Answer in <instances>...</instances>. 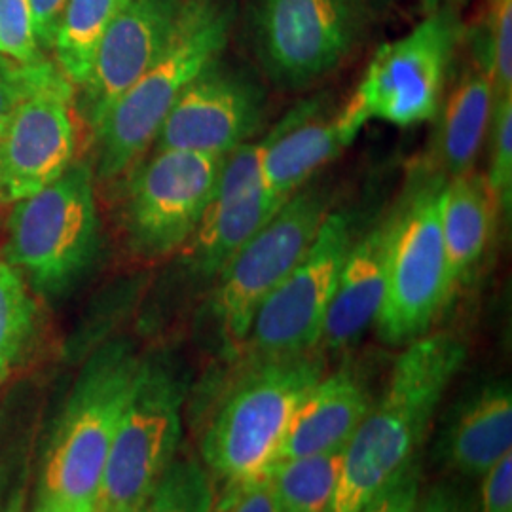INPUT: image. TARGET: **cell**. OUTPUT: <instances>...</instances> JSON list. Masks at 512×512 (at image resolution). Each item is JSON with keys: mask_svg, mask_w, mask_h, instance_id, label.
Masks as SVG:
<instances>
[{"mask_svg": "<svg viewBox=\"0 0 512 512\" xmlns=\"http://www.w3.org/2000/svg\"><path fill=\"white\" fill-rule=\"evenodd\" d=\"M361 10L370 8V10H382L387 4H391L393 0H353Z\"/></svg>", "mask_w": 512, "mask_h": 512, "instance_id": "38", "label": "cell"}, {"mask_svg": "<svg viewBox=\"0 0 512 512\" xmlns=\"http://www.w3.org/2000/svg\"><path fill=\"white\" fill-rule=\"evenodd\" d=\"M323 374L319 349L249 361L203 429L200 446L211 478L234 488L268 475L294 410Z\"/></svg>", "mask_w": 512, "mask_h": 512, "instance_id": "3", "label": "cell"}, {"mask_svg": "<svg viewBox=\"0 0 512 512\" xmlns=\"http://www.w3.org/2000/svg\"><path fill=\"white\" fill-rule=\"evenodd\" d=\"M471 55L486 65L495 97L512 95V0H484L475 31L463 33Z\"/></svg>", "mask_w": 512, "mask_h": 512, "instance_id": "26", "label": "cell"}, {"mask_svg": "<svg viewBox=\"0 0 512 512\" xmlns=\"http://www.w3.org/2000/svg\"><path fill=\"white\" fill-rule=\"evenodd\" d=\"M444 184L420 171L393 211L384 302L374 321L387 346H406L427 334L456 293L440 230Z\"/></svg>", "mask_w": 512, "mask_h": 512, "instance_id": "7", "label": "cell"}, {"mask_svg": "<svg viewBox=\"0 0 512 512\" xmlns=\"http://www.w3.org/2000/svg\"><path fill=\"white\" fill-rule=\"evenodd\" d=\"M285 202L287 198L275 196L264 184L228 202H209L196 232L181 249L186 251L190 272L202 281H215Z\"/></svg>", "mask_w": 512, "mask_h": 512, "instance_id": "22", "label": "cell"}, {"mask_svg": "<svg viewBox=\"0 0 512 512\" xmlns=\"http://www.w3.org/2000/svg\"><path fill=\"white\" fill-rule=\"evenodd\" d=\"M480 512H512V456H505L482 476Z\"/></svg>", "mask_w": 512, "mask_h": 512, "instance_id": "33", "label": "cell"}, {"mask_svg": "<svg viewBox=\"0 0 512 512\" xmlns=\"http://www.w3.org/2000/svg\"><path fill=\"white\" fill-rule=\"evenodd\" d=\"M128 2L67 0L55 29L52 52L55 65L76 88L88 80L101 40Z\"/></svg>", "mask_w": 512, "mask_h": 512, "instance_id": "23", "label": "cell"}, {"mask_svg": "<svg viewBox=\"0 0 512 512\" xmlns=\"http://www.w3.org/2000/svg\"><path fill=\"white\" fill-rule=\"evenodd\" d=\"M393 213L349 247L319 336V351H344L374 327L382 308Z\"/></svg>", "mask_w": 512, "mask_h": 512, "instance_id": "17", "label": "cell"}, {"mask_svg": "<svg viewBox=\"0 0 512 512\" xmlns=\"http://www.w3.org/2000/svg\"><path fill=\"white\" fill-rule=\"evenodd\" d=\"M184 0H129L110 23L93 59L88 80L80 86V110L95 129L129 88L164 52Z\"/></svg>", "mask_w": 512, "mask_h": 512, "instance_id": "15", "label": "cell"}, {"mask_svg": "<svg viewBox=\"0 0 512 512\" xmlns=\"http://www.w3.org/2000/svg\"><path fill=\"white\" fill-rule=\"evenodd\" d=\"M143 359L128 338L109 340L88 357L50 440L42 495L95 505L110 446Z\"/></svg>", "mask_w": 512, "mask_h": 512, "instance_id": "4", "label": "cell"}, {"mask_svg": "<svg viewBox=\"0 0 512 512\" xmlns=\"http://www.w3.org/2000/svg\"><path fill=\"white\" fill-rule=\"evenodd\" d=\"M213 478L198 459H175L139 512H213Z\"/></svg>", "mask_w": 512, "mask_h": 512, "instance_id": "27", "label": "cell"}, {"mask_svg": "<svg viewBox=\"0 0 512 512\" xmlns=\"http://www.w3.org/2000/svg\"><path fill=\"white\" fill-rule=\"evenodd\" d=\"M353 241L349 213L332 209L310 249L256 311L243 344L247 361L317 349L330 298Z\"/></svg>", "mask_w": 512, "mask_h": 512, "instance_id": "11", "label": "cell"}, {"mask_svg": "<svg viewBox=\"0 0 512 512\" xmlns=\"http://www.w3.org/2000/svg\"><path fill=\"white\" fill-rule=\"evenodd\" d=\"M73 99L74 86L54 61L0 124V207L37 194L71 167Z\"/></svg>", "mask_w": 512, "mask_h": 512, "instance_id": "13", "label": "cell"}, {"mask_svg": "<svg viewBox=\"0 0 512 512\" xmlns=\"http://www.w3.org/2000/svg\"><path fill=\"white\" fill-rule=\"evenodd\" d=\"M467 359L456 332H427L406 344L384 395L349 440L327 512H359L416 463L446 389Z\"/></svg>", "mask_w": 512, "mask_h": 512, "instance_id": "1", "label": "cell"}, {"mask_svg": "<svg viewBox=\"0 0 512 512\" xmlns=\"http://www.w3.org/2000/svg\"><path fill=\"white\" fill-rule=\"evenodd\" d=\"M465 0H420V10L423 16L435 14L440 10H461Z\"/></svg>", "mask_w": 512, "mask_h": 512, "instance_id": "37", "label": "cell"}, {"mask_svg": "<svg viewBox=\"0 0 512 512\" xmlns=\"http://www.w3.org/2000/svg\"><path fill=\"white\" fill-rule=\"evenodd\" d=\"M188 376L167 353L145 355L110 446L95 511L139 512L183 439Z\"/></svg>", "mask_w": 512, "mask_h": 512, "instance_id": "6", "label": "cell"}, {"mask_svg": "<svg viewBox=\"0 0 512 512\" xmlns=\"http://www.w3.org/2000/svg\"><path fill=\"white\" fill-rule=\"evenodd\" d=\"M37 315V300L27 281L0 256V384L31 348Z\"/></svg>", "mask_w": 512, "mask_h": 512, "instance_id": "25", "label": "cell"}, {"mask_svg": "<svg viewBox=\"0 0 512 512\" xmlns=\"http://www.w3.org/2000/svg\"><path fill=\"white\" fill-rule=\"evenodd\" d=\"M93 171L71 167L54 183L14 205L2 258L33 293L59 298L92 270L101 247Z\"/></svg>", "mask_w": 512, "mask_h": 512, "instance_id": "5", "label": "cell"}, {"mask_svg": "<svg viewBox=\"0 0 512 512\" xmlns=\"http://www.w3.org/2000/svg\"><path fill=\"white\" fill-rule=\"evenodd\" d=\"M366 124L365 116L349 101L332 114L323 110L321 97L298 103L268 131L262 158L264 186L275 196H293L323 167L338 160Z\"/></svg>", "mask_w": 512, "mask_h": 512, "instance_id": "16", "label": "cell"}, {"mask_svg": "<svg viewBox=\"0 0 512 512\" xmlns=\"http://www.w3.org/2000/svg\"><path fill=\"white\" fill-rule=\"evenodd\" d=\"M421 471L418 461L395 482L374 495L359 512H412L420 494Z\"/></svg>", "mask_w": 512, "mask_h": 512, "instance_id": "31", "label": "cell"}, {"mask_svg": "<svg viewBox=\"0 0 512 512\" xmlns=\"http://www.w3.org/2000/svg\"><path fill=\"white\" fill-rule=\"evenodd\" d=\"M370 404L365 380L353 368L323 376L294 410L277 461L344 452Z\"/></svg>", "mask_w": 512, "mask_h": 512, "instance_id": "18", "label": "cell"}, {"mask_svg": "<svg viewBox=\"0 0 512 512\" xmlns=\"http://www.w3.org/2000/svg\"><path fill=\"white\" fill-rule=\"evenodd\" d=\"M0 55L18 65L44 59L31 0H0Z\"/></svg>", "mask_w": 512, "mask_h": 512, "instance_id": "29", "label": "cell"}, {"mask_svg": "<svg viewBox=\"0 0 512 512\" xmlns=\"http://www.w3.org/2000/svg\"><path fill=\"white\" fill-rule=\"evenodd\" d=\"M226 156L156 150L129 169L122 226L129 249L156 260L181 251L196 232Z\"/></svg>", "mask_w": 512, "mask_h": 512, "instance_id": "10", "label": "cell"}, {"mask_svg": "<svg viewBox=\"0 0 512 512\" xmlns=\"http://www.w3.org/2000/svg\"><path fill=\"white\" fill-rule=\"evenodd\" d=\"M463 33L459 10L423 16L410 33L374 52L349 103L366 122L412 128L433 120Z\"/></svg>", "mask_w": 512, "mask_h": 512, "instance_id": "9", "label": "cell"}, {"mask_svg": "<svg viewBox=\"0 0 512 512\" xmlns=\"http://www.w3.org/2000/svg\"><path fill=\"white\" fill-rule=\"evenodd\" d=\"M412 512H475L471 497L454 484H435L418 494Z\"/></svg>", "mask_w": 512, "mask_h": 512, "instance_id": "34", "label": "cell"}, {"mask_svg": "<svg viewBox=\"0 0 512 512\" xmlns=\"http://www.w3.org/2000/svg\"><path fill=\"white\" fill-rule=\"evenodd\" d=\"M52 63L54 61L44 57L35 65H18L0 55V124L18 105L21 97L37 86Z\"/></svg>", "mask_w": 512, "mask_h": 512, "instance_id": "30", "label": "cell"}, {"mask_svg": "<svg viewBox=\"0 0 512 512\" xmlns=\"http://www.w3.org/2000/svg\"><path fill=\"white\" fill-rule=\"evenodd\" d=\"M342 454L277 461L270 469L275 512H327Z\"/></svg>", "mask_w": 512, "mask_h": 512, "instance_id": "24", "label": "cell"}, {"mask_svg": "<svg viewBox=\"0 0 512 512\" xmlns=\"http://www.w3.org/2000/svg\"><path fill=\"white\" fill-rule=\"evenodd\" d=\"M512 391L492 382L456 404L439 440V458L458 475L484 476L511 454Z\"/></svg>", "mask_w": 512, "mask_h": 512, "instance_id": "20", "label": "cell"}, {"mask_svg": "<svg viewBox=\"0 0 512 512\" xmlns=\"http://www.w3.org/2000/svg\"><path fill=\"white\" fill-rule=\"evenodd\" d=\"M217 512H275L270 475L243 486L226 488Z\"/></svg>", "mask_w": 512, "mask_h": 512, "instance_id": "32", "label": "cell"}, {"mask_svg": "<svg viewBox=\"0 0 512 512\" xmlns=\"http://www.w3.org/2000/svg\"><path fill=\"white\" fill-rule=\"evenodd\" d=\"M499 219L484 173L471 169L446 181L440 198V230L454 291L482 262Z\"/></svg>", "mask_w": 512, "mask_h": 512, "instance_id": "21", "label": "cell"}, {"mask_svg": "<svg viewBox=\"0 0 512 512\" xmlns=\"http://www.w3.org/2000/svg\"><path fill=\"white\" fill-rule=\"evenodd\" d=\"M359 14L353 0H260L255 37L264 71L285 90L308 88L348 57Z\"/></svg>", "mask_w": 512, "mask_h": 512, "instance_id": "12", "label": "cell"}, {"mask_svg": "<svg viewBox=\"0 0 512 512\" xmlns=\"http://www.w3.org/2000/svg\"><path fill=\"white\" fill-rule=\"evenodd\" d=\"M488 141L490 167L486 181L492 188L499 217H509L512 207V95L495 97Z\"/></svg>", "mask_w": 512, "mask_h": 512, "instance_id": "28", "label": "cell"}, {"mask_svg": "<svg viewBox=\"0 0 512 512\" xmlns=\"http://www.w3.org/2000/svg\"><path fill=\"white\" fill-rule=\"evenodd\" d=\"M35 512H97L93 503H84V501H71V499H61V497H52V495H40L37 509Z\"/></svg>", "mask_w": 512, "mask_h": 512, "instance_id": "36", "label": "cell"}, {"mask_svg": "<svg viewBox=\"0 0 512 512\" xmlns=\"http://www.w3.org/2000/svg\"><path fill=\"white\" fill-rule=\"evenodd\" d=\"M234 0H184L164 52L95 129L97 177L112 181L139 164L181 93L228 48Z\"/></svg>", "mask_w": 512, "mask_h": 512, "instance_id": "2", "label": "cell"}, {"mask_svg": "<svg viewBox=\"0 0 512 512\" xmlns=\"http://www.w3.org/2000/svg\"><path fill=\"white\" fill-rule=\"evenodd\" d=\"M495 90L490 71L471 55L463 73L442 97L429 158L421 173L452 179L471 171L488 139L494 114Z\"/></svg>", "mask_w": 512, "mask_h": 512, "instance_id": "19", "label": "cell"}, {"mask_svg": "<svg viewBox=\"0 0 512 512\" xmlns=\"http://www.w3.org/2000/svg\"><path fill=\"white\" fill-rule=\"evenodd\" d=\"M35 14L38 44L42 50H52L55 29L67 0H31Z\"/></svg>", "mask_w": 512, "mask_h": 512, "instance_id": "35", "label": "cell"}, {"mask_svg": "<svg viewBox=\"0 0 512 512\" xmlns=\"http://www.w3.org/2000/svg\"><path fill=\"white\" fill-rule=\"evenodd\" d=\"M332 211V194L308 183L222 268L209 298L211 321L226 351L243 348L256 311L310 249Z\"/></svg>", "mask_w": 512, "mask_h": 512, "instance_id": "8", "label": "cell"}, {"mask_svg": "<svg viewBox=\"0 0 512 512\" xmlns=\"http://www.w3.org/2000/svg\"><path fill=\"white\" fill-rule=\"evenodd\" d=\"M266 116L264 88L220 57L181 93L154 139L156 150L228 156L249 143Z\"/></svg>", "mask_w": 512, "mask_h": 512, "instance_id": "14", "label": "cell"}]
</instances>
